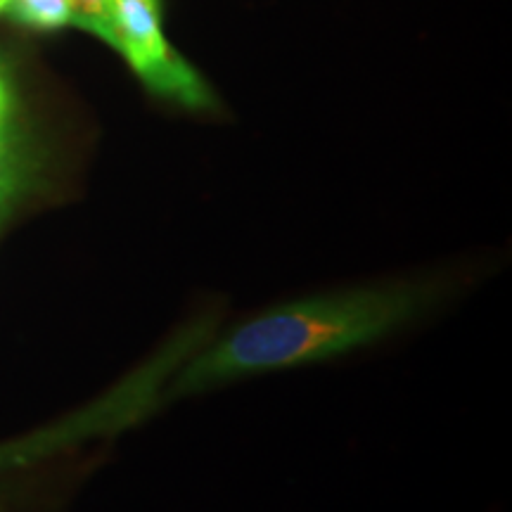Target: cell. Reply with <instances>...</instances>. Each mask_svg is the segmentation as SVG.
I'll return each mask as SVG.
<instances>
[{"instance_id":"obj_1","label":"cell","mask_w":512,"mask_h":512,"mask_svg":"<svg viewBox=\"0 0 512 512\" xmlns=\"http://www.w3.org/2000/svg\"><path fill=\"white\" fill-rule=\"evenodd\" d=\"M427 285H384L328 292L275 306L247 320L183 368L171 396H188L268 370L299 368L377 342L418 316Z\"/></svg>"},{"instance_id":"obj_2","label":"cell","mask_w":512,"mask_h":512,"mask_svg":"<svg viewBox=\"0 0 512 512\" xmlns=\"http://www.w3.org/2000/svg\"><path fill=\"white\" fill-rule=\"evenodd\" d=\"M110 12L114 50L126 57L152 93L188 110H207L214 105L202 76L166 41L159 0H112Z\"/></svg>"},{"instance_id":"obj_3","label":"cell","mask_w":512,"mask_h":512,"mask_svg":"<svg viewBox=\"0 0 512 512\" xmlns=\"http://www.w3.org/2000/svg\"><path fill=\"white\" fill-rule=\"evenodd\" d=\"M36 174L34 155L17 110L8 57L0 53V221L29 190Z\"/></svg>"},{"instance_id":"obj_4","label":"cell","mask_w":512,"mask_h":512,"mask_svg":"<svg viewBox=\"0 0 512 512\" xmlns=\"http://www.w3.org/2000/svg\"><path fill=\"white\" fill-rule=\"evenodd\" d=\"M8 15L24 27L60 29L74 22L72 0H10Z\"/></svg>"},{"instance_id":"obj_5","label":"cell","mask_w":512,"mask_h":512,"mask_svg":"<svg viewBox=\"0 0 512 512\" xmlns=\"http://www.w3.org/2000/svg\"><path fill=\"white\" fill-rule=\"evenodd\" d=\"M74 5V22L76 27L91 31L100 41L110 43L114 48V31H112V0H72Z\"/></svg>"},{"instance_id":"obj_6","label":"cell","mask_w":512,"mask_h":512,"mask_svg":"<svg viewBox=\"0 0 512 512\" xmlns=\"http://www.w3.org/2000/svg\"><path fill=\"white\" fill-rule=\"evenodd\" d=\"M10 460H22V456H19V453H8V451H5V453H0V465H8L10 463Z\"/></svg>"},{"instance_id":"obj_7","label":"cell","mask_w":512,"mask_h":512,"mask_svg":"<svg viewBox=\"0 0 512 512\" xmlns=\"http://www.w3.org/2000/svg\"><path fill=\"white\" fill-rule=\"evenodd\" d=\"M8 5H10V0H0V15H3V12L8 10Z\"/></svg>"}]
</instances>
